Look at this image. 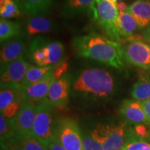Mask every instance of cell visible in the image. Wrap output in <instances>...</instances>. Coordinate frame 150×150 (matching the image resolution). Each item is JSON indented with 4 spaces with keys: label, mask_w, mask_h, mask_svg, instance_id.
Listing matches in <instances>:
<instances>
[{
    "label": "cell",
    "mask_w": 150,
    "mask_h": 150,
    "mask_svg": "<svg viewBox=\"0 0 150 150\" xmlns=\"http://www.w3.org/2000/svg\"><path fill=\"white\" fill-rule=\"evenodd\" d=\"M74 47L79 55L122 70L125 67L120 43L97 33H91L75 38Z\"/></svg>",
    "instance_id": "cell-1"
},
{
    "label": "cell",
    "mask_w": 150,
    "mask_h": 150,
    "mask_svg": "<svg viewBox=\"0 0 150 150\" xmlns=\"http://www.w3.org/2000/svg\"><path fill=\"white\" fill-rule=\"evenodd\" d=\"M115 81L108 71L88 68L82 71L73 82L72 90L81 96L96 99L108 98L113 94Z\"/></svg>",
    "instance_id": "cell-2"
},
{
    "label": "cell",
    "mask_w": 150,
    "mask_h": 150,
    "mask_svg": "<svg viewBox=\"0 0 150 150\" xmlns=\"http://www.w3.org/2000/svg\"><path fill=\"white\" fill-rule=\"evenodd\" d=\"M64 46L59 41H50L38 37L31 42L30 57L39 67L54 66L63 61Z\"/></svg>",
    "instance_id": "cell-3"
},
{
    "label": "cell",
    "mask_w": 150,
    "mask_h": 150,
    "mask_svg": "<svg viewBox=\"0 0 150 150\" xmlns=\"http://www.w3.org/2000/svg\"><path fill=\"white\" fill-rule=\"evenodd\" d=\"M91 135L104 150H122L128 138V129L126 123L97 125Z\"/></svg>",
    "instance_id": "cell-4"
},
{
    "label": "cell",
    "mask_w": 150,
    "mask_h": 150,
    "mask_svg": "<svg viewBox=\"0 0 150 150\" xmlns=\"http://www.w3.org/2000/svg\"><path fill=\"white\" fill-rule=\"evenodd\" d=\"M97 21L110 40L120 43L123 38L117 29L119 12L112 0H96Z\"/></svg>",
    "instance_id": "cell-5"
},
{
    "label": "cell",
    "mask_w": 150,
    "mask_h": 150,
    "mask_svg": "<svg viewBox=\"0 0 150 150\" xmlns=\"http://www.w3.org/2000/svg\"><path fill=\"white\" fill-rule=\"evenodd\" d=\"M58 123L54 120L52 107L43 104L38 105L31 136L47 146L56 136Z\"/></svg>",
    "instance_id": "cell-6"
},
{
    "label": "cell",
    "mask_w": 150,
    "mask_h": 150,
    "mask_svg": "<svg viewBox=\"0 0 150 150\" xmlns=\"http://www.w3.org/2000/svg\"><path fill=\"white\" fill-rule=\"evenodd\" d=\"M56 137L66 150H83V135L72 119L64 118L59 122Z\"/></svg>",
    "instance_id": "cell-7"
},
{
    "label": "cell",
    "mask_w": 150,
    "mask_h": 150,
    "mask_svg": "<svg viewBox=\"0 0 150 150\" xmlns=\"http://www.w3.org/2000/svg\"><path fill=\"white\" fill-rule=\"evenodd\" d=\"M124 59L130 64L150 70V50L146 42L131 38L122 46Z\"/></svg>",
    "instance_id": "cell-8"
},
{
    "label": "cell",
    "mask_w": 150,
    "mask_h": 150,
    "mask_svg": "<svg viewBox=\"0 0 150 150\" xmlns=\"http://www.w3.org/2000/svg\"><path fill=\"white\" fill-rule=\"evenodd\" d=\"M22 104L21 87L18 86L1 85L0 110L1 114L8 119L17 115Z\"/></svg>",
    "instance_id": "cell-9"
},
{
    "label": "cell",
    "mask_w": 150,
    "mask_h": 150,
    "mask_svg": "<svg viewBox=\"0 0 150 150\" xmlns=\"http://www.w3.org/2000/svg\"><path fill=\"white\" fill-rule=\"evenodd\" d=\"M30 65H31L24 59L23 56L1 65V85L18 86L22 88V83Z\"/></svg>",
    "instance_id": "cell-10"
},
{
    "label": "cell",
    "mask_w": 150,
    "mask_h": 150,
    "mask_svg": "<svg viewBox=\"0 0 150 150\" xmlns=\"http://www.w3.org/2000/svg\"><path fill=\"white\" fill-rule=\"evenodd\" d=\"M69 90L70 81L66 75L53 80L50 83L42 104L52 108H63L68 102Z\"/></svg>",
    "instance_id": "cell-11"
},
{
    "label": "cell",
    "mask_w": 150,
    "mask_h": 150,
    "mask_svg": "<svg viewBox=\"0 0 150 150\" xmlns=\"http://www.w3.org/2000/svg\"><path fill=\"white\" fill-rule=\"evenodd\" d=\"M37 109V105L22 102L21 108L17 115L13 118L10 119L11 125L17 134L20 136H31Z\"/></svg>",
    "instance_id": "cell-12"
},
{
    "label": "cell",
    "mask_w": 150,
    "mask_h": 150,
    "mask_svg": "<svg viewBox=\"0 0 150 150\" xmlns=\"http://www.w3.org/2000/svg\"><path fill=\"white\" fill-rule=\"evenodd\" d=\"M51 70L47 76L40 81L21 88L22 102L35 105H37L36 104H42L47 94L50 83L54 80L51 74Z\"/></svg>",
    "instance_id": "cell-13"
},
{
    "label": "cell",
    "mask_w": 150,
    "mask_h": 150,
    "mask_svg": "<svg viewBox=\"0 0 150 150\" xmlns=\"http://www.w3.org/2000/svg\"><path fill=\"white\" fill-rule=\"evenodd\" d=\"M119 114L129 122L147 124L149 121L142 109L141 102L135 99H125L118 110Z\"/></svg>",
    "instance_id": "cell-14"
},
{
    "label": "cell",
    "mask_w": 150,
    "mask_h": 150,
    "mask_svg": "<svg viewBox=\"0 0 150 150\" xmlns=\"http://www.w3.org/2000/svg\"><path fill=\"white\" fill-rule=\"evenodd\" d=\"M25 51V45L21 37L19 35L13 38L1 47L0 53L1 65L9 63L23 56Z\"/></svg>",
    "instance_id": "cell-15"
},
{
    "label": "cell",
    "mask_w": 150,
    "mask_h": 150,
    "mask_svg": "<svg viewBox=\"0 0 150 150\" xmlns=\"http://www.w3.org/2000/svg\"><path fill=\"white\" fill-rule=\"evenodd\" d=\"M64 11L67 15L86 13L97 20L96 0H65Z\"/></svg>",
    "instance_id": "cell-16"
},
{
    "label": "cell",
    "mask_w": 150,
    "mask_h": 150,
    "mask_svg": "<svg viewBox=\"0 0 150 150\" xmlns=\"http://www.w3.org/2000/svg\"><path fill=\"white\" fill-rule=\"evenodd\" d=\"M127 11L132 15L140 29L147 28L150 25L149 0H137L128 6Z\"/></svg>",
    "instance_id": "cell-17"
},
{
    "label": "cell",
    "mask_w": 150,
    "mask_h": 150,
    "mask_svg": "<svg viewBox=\"0 0 150 150\" xmlns=\"http://www.w3.org/2000/svg\"><path fill=\"white\" fill-rule=\"evenodd\" d=\"M52 27L53 24L49 19L42 16H33L28 20L26 30L29 35H35L50 32Z\"/></svg>",
    "instance_id": "cell-18"
},
{
    "label": "cell",
    "mask_w": 150,
    "mask_h": 150,
    "mask_svg": "<svg viewBox=\"0 0 150 150\" xmlns=\"http://www.w3.org/2000/svg\"><path fill=\"white\" fill-rule=\"evenodd\" d=\"M138 24L132 15L129 12H124L119 14L117 19V29L122 37L129 39L133 38L136 32Z\"/></svg>",
    "instance_id": "cell-19"
},
{
    "label": "cell",
    "mask_w": 150,
    "mask_h": 150,
    "mask_svg": "<svg viewBox=\"0 0 150 150\" xmlns=\"http://www.w3.org/2000/svg\"><path fill=\"white\" fill-rule=\"evenodd\" d=\"M131 95L133 99L139 102L150 99V77H140L133 86Z\"/></svg>",
    "instance_id": "cell-20"
},
{
    "label": "cell",
    "mask_w": 150,
    "mask_h": 150,
    "mask_svg": "<svg viewBox=\"0 0 150 150\" xmlns=\"http://www.w3.org/2000/svg\"><path fill=\"white\" fill-rule=\"evenodd\" d=\"M53 66L39 67L30 65L22 83V87L29 86L40 81L47 76Z\"/></svg>",
    "instance_id": "cell-21"
},
{
    "label": "cell",
    "mask_w": 150,
    "mask_h": 150,
    "mask_svg": "<svg viewBox=\"0 0 150 150\" xmlns=\"http://www.w3.org/2000/svg\"><path fill=\"white\" fill-rule=\"evenodd\" d=\"M20 32H21V25L20 24L6 19L1 18L0 40L1 42L19 36Z\"/></svg>",
    "instance_id": "cell-22"
},
{
    "label": "cell",
    "mask_w": 150,
    "mask_h": 150,
    "mask_svg": "<svg viewBox=\"0 0 150 150\" xmlns=\"http://www.w3.org/2000/svg\"><path fill=\"white\" fill-rule=\"evenodd\" d=\"M52 0H26L25 13L29 16H41L50 9Z\"/></svg>",
    "instance_id": "cell-23"
},
{
    "label": "cell",
    "mask_w": 150,
    "mask_h": 150,
    "mask_svg": "<svg viewBox=\"0 0 150 150\" xmlns=\"http://www.w3.org/2000/svg\"><path fill=\"white\" fill-rule=\"evenodd\" d=\"M22 150H47V146L34 137L17 135L13 139Z\"/></svg>",
    "instance_id": "cell-24"
},
{
    "label": "cell",
    "mask_w": 150,
    "mask_h": 150,
    "mask_svg": "<svg viewBox=\"0 0 150 150\" xmlns=\"http://www.w3.org/2000/svg\"><path fill=\"white\" fill-rule=\"evenodd\" d=\"M22 11L13 0H0V16L2 19L20 18Z\"/></svg>",
    "instance_id": "cell-25"
},
{
    "label": "cell",
    "mask_w": 150,
    "mask_h": 150,
    "mask_svg": "<svg viewBox=\"0 0 150 150\" xmlns=\"http://www.w3.org/2000/svg\"><path fill=\"white\" fill-rule=\"evenodd\" d=\"M0 135L1 142H6L13 140L17 135L13 127L11 125L10 119L0 115Z\"/></svg>",
    "instance_id": "cell-26"
},
{
    "label": "cell",
    "mask_w": 150,
    "mask_h": 150,
    "mask_svg": "<svg viewBox=\"0 0 150 150\" xmlns=\"http://www.w3.org/2000/svg\"><path fill=\"white\" fill-rule=\"evenodd\" d=\"M68 67L67 59H63L59 63L54 65L51 70V74L53 79H58L65 75V73L68 70Z\"/></svg>",
    "instance_id": "cell-27"
},
{
    "label": "cell",
    "mask_w": 150,
    "mask_h": 150,
    "mask_svg": "<svg viewBox=\"0 0 150 150\" xmlns=\"http://www.w3.org/2000/svg\"><path fill=\"white\" fill-rule=\"evenodd\" d=\"M122 150H150V144L143 140H129Z\"/></svg>",
    "instance_id": "cell-28"
},
{
    "label": "cell",
    "mask_w": 150,
    "mask_h": 150,
    "mask_svg": "<svg viewBox=\"0 0 150 150\" xmlns=\"http://www.w3.org/2000/svg\"><path fill=\"white\" fill-rule=\"evenodd\" d=\"M83 150H104L102 145L91 134L83 135Z\"/></svg>",
    "instance_id": "cell-29"
},
{
    "label": "cell",
    "mask_w": 150,
    "mask_h": 150,
    "mask_svg": "<svg viewBox=\"0 0 150 150\" xmlns=\"http://www.w3.org/2000/svg\"><path fill=\"white\" fill-rule=\"evenodd\" d=\"M47 150H66L62 145V144L56 138V136L47 145Z\"/></svg>",
    "instance_id": "cell-30"
},
{
    "label": "cell",
    "mask_w": 150,
    "mask_h": 150,
    "mask_svg": "<svg viewBox=\"0 0 150 150\" xmlns=\"http://www.w3.org/2000/svg\"><path fill=\"white\" fill-rule=\"evenodd\" d=\"M141 105L146 117L149 121V123H150V99L141 102Z\"/></svg>",
    "instance_id": "cell-31"
},
{
    "label": "cell",
    "mask_w": 150,
    "mask_h": 150,
    "mask_svg": "<svg viewBox=\"0 0 150 150\" xmlns=\"http://www.w3.org/2000/svg\"><path fill=\"white\" fill-rule=\"evenodd\" d=\"M4 142L8 150H22L21 148L17 145L16 142L13 140H8V141H6Z\"/></svg>",
    "instance_id": "cell-32"
},
{
    "label": "cell",
    "mask_w": 150,
    "mask_h": 150,
    "mask_svg": "<svg viewBox=\"0 0 150 150\" xmlns=\"http://www.w3.org/2000/svg\"><path fill=\"white\" fill-rule=\"evenodd\" d=\"M116 6H117V8L118 10V12L120 13H122L126 12L127 11V8H128V6L126 4V3H125L124 1H120V2H118L116 4Z\"/></svg>",
    "instance_id": "cell-33"
},
{
    "label": "cell",
    "mask_w": 150,
    "mask_h": 150,
    "mask_svg": "<svg viewBox=\"0 0 150 150\" xmlns=\"http://www.w3.org/2000/svg\"><path fill=\"white\" fill-rule=\"evenodd\" d=\"M17 4V5L18 6L19 8L20 9V11L22 12L25 13V2L26 0H13Z\"/></svg>",
    "instance_id": "cell-34"
},
{
    "label": "cell",
    "mask_w": 150,
    "mask_h": 150,
    "mask_svg": "<svg viewBox=\"0 0 150 150\" xmlns=\"http://www.w3.org/2000/svg\"><path fill=\"white\" fill-rule=\"evenodd\" d=\"M142 38L145 41H150V25L144 31L143 34L142 35Z\"/></svg>",
    "instance_id": "cell-35"
},
{
    "label": "cell",
    "mask_w": 150,
    "mask_h": 150,
    "mask_svg": "<svg viewBox=\"0 0 150 150\" xmlns=\"http://www.w3.org/2000/svg\"><path fill=\"white\" fill-rule=\"evenodd\" d=\"M1 150H8L4 142H1Z\"/></svg>",
    "instance_id": "cell-36"
},
{
    "label": "cell",
    "mask_w": 150,
    "mask_h": 150,
    "mask_svg": "<svg viewBox=\"0 0 150 150\" xmlns=\"http://www.w3.org/2000/svg\"><path fill=\"white\" fill-rule=\"evenodd\" d=\"M112 1H113L114 2H115L116 4H117L118 2H120V1H122V0H112Z\"/></svg>",
    "instance_id": "cell-37"
},
{
    "label": "cell",
    "mask_w": 150,
    "mask_h": 150,
    "mask_svg": "<svg viewBox=\"0 0 150 150\" xmlns=\"http://www.w3.org/2000/svg\"><path fill=\"white\" fill-rule=\"evenodd\" d=\"M145 42H147L148 45H149V50H150V41H145Z\"/></svg>",
    "instance_id": "cell-38"
}]
</instances>
